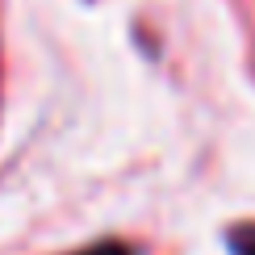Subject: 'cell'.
I'll list each match as a JSON object with an SVG mask.
<instances>
[{
	"mask_svg": "<svg viewBox=\"0 0 255 255\" xmlns=\"http://www.w3.org/2000/svg\"><path fill=\"white\" fill-rule=\"evenodd\" d=\"M230 251L235 255H255V226H243L230 235Z\"/></svg>",
	"mask_w": 255,
	"mask_h": 255,
	"instance_id": "obj_1",
	"label": "cell"
},
{
	"mask_svg": "<svg viewBox=\"0 0 255 255\" xmlns=\"http://www.w3.org/2000/svg\"><path fill=\"white\" fill-rule=\"evenodd\" d=\"M80 255H130V251L118 247V243H101V247H88V251H80Z\"/></svg>",
	"mask_w": 255,
	"mask_h": 255,
	"instance_id": "obj_2",
	"label": "cell"
}]
</instances>
